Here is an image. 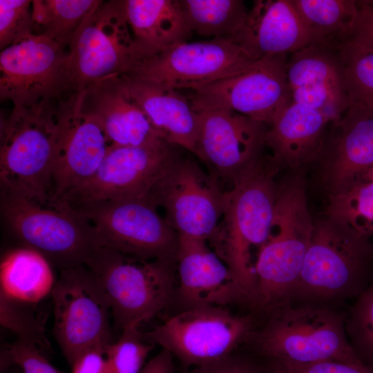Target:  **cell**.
<instances>
[{"label":"cell","mask_w":373,"mask_h":373,"mask_svg":"<svg viewBox=\"0 0 373 373\" xmlns=\"http://www.w3.org/2000/svg\"><path fill=\"white\" fill-rule=\"evenodd\" d=\"M278 168L270 158L263 157L224 191L222 216L210 241L251 305L256 291L251 250L258 249L269 236L278 191L274 180Z\"/></svg>","instance_id":"6da1fadb"},{"label":"cell","mask_w":373,"mask_h":373,"mask_svg":"<svg viewBox=\"0 0 373 373\" xmlns=\"http://www.w3.org/2000/svg\"><path fill=\"white\" fill-rule=\"evenodd\" d=\"M314 225L303 180L296 176L278 187L270 232L254 265L252 306L269 312L291 302Z\"/></svg>","instance_id":"7a4b0ae2"},{"label":"cell","mask_w":373,"mask_h":373,"mask_svg":"<svg viewBox=\"0 0 373 373\" xmlns=\"http://www.w3.org/2000/svg\"><path fill=\"white\" fill-rule=\"evenodd\" d=\"M268 313L267 321L255 327L246 342L269 361L363 363L347 338L346 321L340 312L290 302Z\"/></svg>","instance_id":"3957f363"},{"label":"cell","mask_w":373,"mask_h":373,"mask_svg":"<svg viewBox=\"0 0 373 373\" xmlns=\"http://www.w3.org/2000/svg\"><path fill=\"white\" fill-rule=\"evenodd\" d=\"M53 101L1 118V192L50 202L59 137Z\"/></svg>","instance_id":"277c9868"},{"label":"cell","mask_w":373,"mask_h":373,"mask_svg":"<svg viewBox=\"0 0 373 373\" xmlns=\"http://www.w3.org/2000/svg\"><path fill=\"white\" fill-rule=\"evenodd\" d=\"M372 259L373 243L370 238L326 216L314 223L291 302L358 296L367 287Z\"/></svg>","instance_id":"5b68a950"},{"label":"cell","mask_w":373,"mask_h":373,"mask_svg":"<svg viewBox=\"0 0 373 373\" xmlns=\"http://www.w3.org/2000/svg\"><path fill=\"white\" fill-rule=\"evenodd\" d=\"M68 48L64 68V95L79 93L106 77L128 74L146 57L133 37L123 0H97Z\"/></svg>","instance_id":"8992f818"},{"label":"cell","mask_w":373,"mask_h":373,"mask_svg":"<svg viewBox=\"0 0 373 373\" xmlns=\"http://www.w3.org/2000/svg\"><path fill=\"white\" fill-rule=\"evenodd\" d=\"M1 209L21 245L37 251L59 270L86 266L102 247L89 222L64 203L1 192Z\"/></svg>","instance_id":"52a82bcc"},{"label":"cell","mask_w":373,"mask_h":373,"mask_svg":"<svg viewBox=\"0 0 373 373\" xmlns=\"http://www.w3.org/2000/svg\"><path fill=\"white\" fill-rule=\"evenodd\" d=\"M86 267L98 278L122 331L155 316L174 294L175 263L135 258L102 246Z\"/></svg>","instance_id":"ba28073f"},{"label":"cell","mask_w":373,"mask_h":373,"mask_svg":"<svg viewBox=\"0 0 373 373\" xmlns=\"http://www.w3.org/2000/svg\"><path fill=\"white\" fill-rule=\"evenodd\" d=\"M255 327L252 316L202 305L184 309L143 336L146 342L169 352L184 366L193 367L232 355Z\"/></svg>","instance_id":"9c48e42d"},{"label":"cell","mask_w":373,"mask_h":373,"mask_svg":"<svg viewBox=\"0 0 373 373\" xmlns=\"http://www.w3.org/2000/svg\"><path fill=\"white\" fill-rule=\"evenodd\" d=\"M71 208L89 222L102 246L135 258L175 263L178 234L150 198Z\"/></svg>","instance_id":"30bf717a"},{"label":"cell","mask_w":373,"mask_h":373,"mask_svg":"<svg viewBox=\"0 0 373 373\" xmlns=\"http://www.w3.org/2000/svg\"><path fill=\"white\" fill-rule=\"evenodd\" d=\"M51 296L53 334L70 366L86 350L112 342L109 302L88 267L60 270Z\"/></svg>","instance_id":"8fae6325"},{"label":"cell","mask_w":373,"mask_h":373,"mask_svg":"<svg viewBox=\"0 0 373 373\" xmlns=\"http://www.w3.org/2000/svg\"><path fill=\"white\" fill-rule=\"evenodd\" d=\"M176 147L165 140L137 146L109 145L92 178L60 202L75 208L150 198L155 186L179 157Z\"/></svg>","instance_id":"7c38bea8"},{"label":"cell","mask_w":373,"mask_h":373,"mask_svg":"<svg viewBox=\"0 0 373 373\" xmlns=\"http://www.w3.org/2000/svg\"><path fill=\"white\" fill-rule=\"evenodd\" d=\"M256 60L232 39L218 37L177 44L144 59L125 75L175 90H193L237 74Z\"/></svg>","instance_id":"4fadbf2b"},{"label":"cell","mask_w":373,"mask_h":373,"mask_svg":"<svg viewBox=\"0 0 373 373\" xmlns=\"http://www.w3.org/2000/svg\"><path fill=\"white\" fill-rule=\"evenodd\" d=\"M224 193L218 179L195 160L179 156L150 199L164 209L166 220L178 235L210 242L222 216Z\"/></svg>","instance_id":"5bb4252c"},{"label":"cell","mask_w":373,"mask_h":373,"mask_svg":"<svg viewBox=\"0 0 373 373\" xmlns=\"http://www.w3.org/2000/svg\"><path fill=\"white\" fill-rule=\"evenodd\" d=\"M289 55L257 59L237 74L191 90L187 97L195 111L227 109L269 126L291 100L286 70Z\"/></svg>","instance_id":"9a60e30c"},{"label":"cell","mask_w":373,"mask_h":373,"mask_svg":"<svg viewBox=\"0 0 373 373\" xmlns=\"http://www.w3.org/2000/svg\"><path fill=\"white\" fill-rule=\"evenodd\" d=\"M68 52L45 35H33L0 53V99L12 109L28 108L64 95Z\"/></svg>","instance_id":"2e32d148"},{"label":"cell","mask_w":373,"mask_h":373,"mask_svg":"<svg viewBox=\"0 0 373 373\" xmlns=\"http://www.w3.org/2000/svg\"><path fill=\"white\" fill-rule=\"evenodd\" d=\"M81 93L57 100L59 129L51 202L62 201L86 184L101 165L109 144L99 124L81 108Z\"/></svg>","instance_id":"e0dca14e"},{"label":"cell","mask_w":373,"mask_h":373,"mask_svg":"<svg viewBox=\"0 0 373 373\" xmlns=\"http://www.w3.org/2000/svg\"><path fill=\"white\" fill-rule=\"evenodd\" d=\"M197 112L200 126L195 155L218 181L232 184L263 158L267 124L227 109Z\"/></svg>","instance_id":"ac0fdd59"},{"label":"cell","mask_w":373,"mask_h":373,"mask_svg":"<svg viewBox=\"0 0 373 373\" xmlns=\"http://www.w3.org/2000/svg\"><path fill=\"white\" fill-rule=\"evenodd\" d=\"M176 294L184 309L245 302L230 269L205 240L178 235Z\"/></svg>","instance_id":"d6986e66"},{"label":"cell","mask_w":373,"mask_h":373,"mask_svg":"<svg viewBox=\"0 0 373 373\" xmlns=\"http://www.w3.org/2000/svg\"><path fill=\"white\" fill-rule=\"evenodd\" d=\"M332 126V140L321 154L323 180L329 195L346 190L373 167V108L349 105Z\"/></svg>","instance_id":"ffe728a7"},{"label":"cell","mask_w":373,"mask_h":373,"mask_svg":"<svg viewBox=\"0 0 373 373\" xmlns=\"http://www.w3.org/2000/svg\"><path fill=\"white\" fill-rule=\"evenodd\" d=\"M80 93L82 112L99 124L109 145L137 146L164 140L128 97L119 75L102 78Z\"/></svg>","instance_id":"44dd1931"},{"label":"cell","mask_w":373,"mask_h":373,"mask_svg":"<svg viewBox=\"0 0 373 373\" xmlns=\"http://www.w3.org/2000/svg\"><path fill=\"white\" fill-rule=\"evenodd\" d=\"M251 57L290 55L309 45V37L291 0H256L231 38Z\"/></svg>","instance_id":"7402d4cb"},{"label":"cell","mask_w":373,"mask_h":373,"mask_svg":"<svg viewBox=\"0 0 373 373\" xmlns=\"http://www.w3.org/2000/svg\"><path fill=\"white\" fill-rule=\"evenodd\" d=\"M128 97L144 113L162 138L195 155L200 113L179 90L119 75Z\"/></svg>","instance_id":"603a6c76"},{"label":"cell","mask_w":373,"mask_h":373,"mask_svg":"<svg viewBox=\"0 0 373 373\" xmlns=\"http://www.w3.org/2000/svg\"><path fill=\"white\" fill-rule=\"evenodd\" d=\"M332 124L321 113L291 100L267 127L265 144L278 167L297 168L321 155Z\"/></svg>","instance_id":"cb8c5ba5"},{"label":"cell","mask_w":373,"mask_h":373,"mask_svg":"<svg viewBox=\"0 0 373 373\" xmlns=\"http://www.w3.org/2000/svg\"><path fill=\"white\" fill-rule=\"evenodd\" d=\"M123 3L133 37L146 57L191 36L179 0H123Z\"/></svg>","instance_id":"d4e9b609"},{"label":"cell","mask_w":373,"mask_h":373,"mask_svg":"<svg viewBox=\"0 0 373 373\" xmlns=\"http://www.w3.org/2000/svg\"><path fill=\"white\" fill-rule=\"evenodd\" d=\"M52 265L37 251L26 246L12 248L0 263V293L36 305L51 294L56 283Z\"/></svg>","instance_id":"484cf974"},{"label":"cell","mask_w":373,"mask_h":373,"mask_svg":"<svg viewBox=\"0 0 373 373\" xmlns=\"http://www.w3.org/2000/svg\"><path fill=\"white\" fill-rule=\"evenodd\" d=\"M309 37V44L338 50L350 39L358 13L352 0H291Z\"/></svg>","instance_id":"4316f807"},{"label":"cell","mask_w":373,"mask_h":373,"mask_svg":"<svg viewBox=\"0 0 373 373\" xmlns=\"http://www.w3.org/2000/svg\"><path fill=\"white\" fill-rule=\"evenodd\" d=\"M192 32L218 38H233L242 26L249 9L241 0H179Z\"/></svg>","instance_id":"83f0119b"},{"label":"cell","mask_w":373,"mask_h":373,"mask_svg":"<svg viewBox=\"0 0 373 373\" xmlns=\"http://www.w3.org/2000/svg\"><path fill=\"white\" fill-rule=\"evenodd\" d=\"M286 70L290 90L303 86L344 84L338 50L313 44L291 53Z\"/></svg>","instance_id":"f1b7e54d"},{"label":"cell","mask_w":373,"mask_h":373,"mask_svg":"<svg viewBox=\"0 0 373 373\" xmlns=\"http://www.w3.org/2000/svg\"><path fill=\"white\" fill-rule=\"evenodd\" d=\"M97 0H34L32 19L36 30L66 49L86 15Z\"/></svg>","instance_id":"f546056e"},{"label":"cell","mask_w":373,"mask_h":373,"mask_svg":"<svg viewBox=\"0 0 373 373\" xmlns=\"http://www.w3.org/2000/svg\"><path fill=\"white\" fill-rule=\"evenodd\" d=\"M326 216L363 236L373 237V180H359L346 190L330 194Z\"/></svg>","instance_id":"4dcf8cb0"},{"label":"cell","mask_w":373,"mask_h":373,"mask_svg":"<svg viewBox=\"0 0 373 373\" xmlns=\"http://www.w3.org/2000/svg\"><path fill=\"white\" fill-rule=\"evenodd\" d=\"M338 52L349 105L373 108V48L348 41Z\"/></svg>","instance_id":"1f68e13d"},{"label":"cell","mask_w":373,"mask_h":373,"mask_svg":"<svg viewBox=\"0 0 373 373\" xmlns=\"http://www.w3.org/2000/svg\"><path fill=\"white\" fill-rule=\"evenodd\" d=\"M35 305L0 293V323L19 340L35 345L46 354L51 347L45 334L44 319L36 312Z\"/></svg>","instance_id":"d6a6232c"},{"label":"cell","mask_w":373,"mask_h":373,"mask_svg":"<svg viewBox=\"0 0 373 373\" xmlns=\"http://www.w3.org/2000/svg\"><path fill=\"white\" fill-rule=\"evenodd\" d=\"M153 346L145 341L139 327L122 330L117 341L105 347L110 373H140Z\"/></svg>","instance_id":"836d02e7"},{"label":"cell","mask_w":373,"mask_h":373,"mask_svg":"<svg viewBox=\"0 0 373 373\" xmlns=\"http://www.w3.org/2000/svg\"><path fill=\"white\" fill-rule=\"evenodd\" d=\"M290 93L293 102L321 113L332 125L340 120L349 106L343 84L298 87Z\"/></svg>","instance_id":"e575fe53"},{"label":"cell","mask_w":373,"mask_h":373,"mask_svg":"<svg viewBox=\"0 0 373 373\" xmlns=\"http://www.w3.org/2000/svg\"><path fill=\"white\" fill-rule=\"evenodd\" d=\"M32 1L0 0V49L36 35Z\"/></svg>","instance_id":"d590c367"},{"label":"cell","mask_w":373,"mask_h":373,"mask_svg":"<svg viewBox=\"0 0 373 373\" xmlns=\"http://www.w3.org/2000/svg\"><path fill=\"white\" fill-rule=\"evenodd\" d=\"M345 326L351 345L373 360V280L358 296Z\"/></svg>","instance_id":"8d00e7d4"},{"label":"cell","mask_w":373,"mask_h":373,"mask_svg":"<svg viewBox=\"0 0 373 373\" xmlns=\"http://www.w3.org/2000/svg\"><path fill=\"white\" fill-rule=\"evenodd\" d=\"M0 364L16 365L23 373H61L39 348L19 339L3 346Z\"/></svg>","instance_id":"74e56055"},{"label":"cell","mask_w":373,"mask_h":373,"mask_svg":"<svg viewBox=\"0 0 373 373\" xmlns=\"http://www.w3.org/2000/svg\"><path fill=\"white\" fill-rule=\"evenodd\" d=\"M268 373H373V367L363 363H352L324 361L311 363H297L288 361H270Z\"/></svg>","instance_id":"f35d334b"},{"label":"cell","mask_w":373,"mask_h":373,"mask_svg":"<svg viewBox=\"0 0 373 373\" xmlns=\"http://www.w3.org/2000/svg\"><path fill=\"white\" fill-rule=\"evenodd\" d=\"M184 373H268L267 367L234 354L221 360L193 367Z\"/></svg>","instance_id":"ab89813d"},{"label":"cell","mask_w":373,"mask_h":373,"mask_svg":"<svg viewBox=\"0 0 373 373\" xmlns=\"http://www.w3.org/2000/svg\"><path fill=\"white\" fill-rule=\"evenodd\" d=\"M349 41L373 48L372 3L358 1V13Z\"/></svg>","instance_id":"60d3db41"},{"label":"cell","mask_w":373,"mask_h":373,"mask_svg":"<svg viewBox=\"0 0 373 373\" xmlns=\"http://www.w3.org/2000/svg\"><path fill=\"white\" fill-rule=\"evenodd\" d=\"M106 345L93 347L82 352L70 365L72 373H110L105 353Z\"/></svg>","instance_id":"b9f144b4"},{"label":"cell","mask_w":373,"mask_h":373,"mask_svg":"<svg viewBox=\"0 0 373 373\" xmlns=\"http://www.w3.org/2000/svg\"><path fill=\"white\" fill-rule=\"evenodd\" d=\"M173 358L169 352L162 349L146 363L140 373H175Z\"/></svg>","instance_id":"7bdbcfd3"},{"label":"cell","mask_w":373,"mask_h":373,"mask_svg":"<svg viewBox=\"0 0 373 373\" xmlns=\"http://www.w3.org/2000/svg\"><path fill=\"white\" fill-rule=\"evenodd\" d=\"M1 373H23L16 365H0Z\"/></svg>","instance_id":"ee69618b"},{"label":"cell","mask_w":373,"mask_h":373,"mask_svg":"<svg viewBox=\"0 0 373 373\" xmlns=\"http://www.w3.org/2000/svg\"><path fill=\"white\" fill-rule=\"evenodd\" d=\"M363 180H373V167L368 170L365 174L363 176Z\"/></svg>","instance_id":"f6af8a7d"}]
</instances>
